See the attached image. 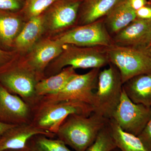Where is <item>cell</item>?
<instances>
[{
  "mask_svg": "<svg viewBox=\"0 0 151 151\" xmlns=\"http://www.w3.org/2000/svg\"><path fill=\"white\" fill-rule=\"evenodd\" d=\"M108 126L116 147L121 151H150L137 136L124 132L112 119Z\"/></svg>",
  "mask_w": 151,
  "mask_h": 151,
  "instance_id": "21",
  "label": "cell"
},
{
  "mask_svg": "<svg viewBox=\"0 0 151 151\" xmlns=\"http://www.w3.org/2000/svg\"><path fill=\"white\" fill-rule=\"evenodd\" d=\"M57 0H24L20 12L26 21L40 16Z\"/></svg>",
  "mask_w": 151,
  "mask_h": 151,
  "instance_id": "23",
  "label": "cell"
},
{
  "mask_svg": "<svg viewBox=\"0 0 151 151\" xmlns=\"http://www.w3.org/2000/svg\"><path fill=\"white\" fill-rule=\"evenodd\" d=\"M149 1H150V2H151V0H149Z\"/></svg>",
  "mask_w": 151,
  "mask_h": 151,
  "instance_id": "34",
  "label": "cell"
},
{
  "mask_svg": "<svg viewBox=\"0 0 151 151\" xmlns=\"http://www.w3.org/2000/svg\"><path fill=\"white\" fill-rule=\"evenodd\" d=\"M45 33L42 14L26 22L20 32L15 40L13 50L24 56L28 53Z\"/></svg>",
  "mask_w": 151,
  "mask_h": 151,
  "instance_id": "15",
  "label": "cell"
},
{
  "mask_svg": "<svg viewBox=\"0 0 151 151\" xmlns=\"http://www.w3.org/2000/svg\"><path fill=\"white\" fill-rule=\"evenodd\" d=\"M52 38L63 45L80 47H109L114 44L106 28L104 17L88 24L76 26Z\"/></svg>",
  "mask_w": 151,
  "mask_h": 151,
  "instance_id": "8",
  "label": "cell"
},
{
  "mask_svg": "<svg viewBox=\"0 0 151 151\" xmlns=\"http://www.w3.org/2000/svg\"><path fill=\"white\" fill-rule=\"evenodd\" d=\"M123 88L121 74L115 65L110 63L108 68L100 70L94 92V113L109 120L112 119L120 103Z\"/></svg>",
  "mask_w": 151,
  "mask_h": 151,
  "instance_id": "5",
  "label": "cell"
},
{
  "mask_svg": "<svg viewBox=\"0 0 151 151\" xmlns=\"http://www.w3.org/2000/svg\"><path fill=\"white\" fill-rule=\"evenodd\" d=\"M116 148L108 124L100 131L94 142L86 151H113Z\"/></svg>",
  "mask_w": 151,
  "mask_h": 151,
  "instance_id": "24",
  "label": "cell"
},
{
  "mask_svg": "<svg viewBox=\"0 0 151 151\" xmlns=\"http://www.w3.org/2000/svg\"><path fill=\"white\" fill-rule=\"evenodd\" d=\"M32 110L31 123L40 129L55 135L60 125L71 114L89 116L94 113L92 105L74 100L51 101L40 99Z\"/></svg>",
  "mask_w": 151,
  "mask_h": 151,
  "instance_id": "2",
  "label": "cell"
},
{
  "mask_svg": "<svg viewBox=\"0 0 151 151\" xmlns=\"http://www.w3.org/2000/svg\"><path fill=\"white\" fill-rule=\"evenodd\" d=\"M17 125L6 124L0 122V137L8 130Z\"/></svg>",
  "mask_w": 151,
  "mask_h": 151,
  "instance_id": "30",
  "label": "cell"
},
{
  "mask_svg": "<svg viewBox=\"0 0 151 151\" xmlns=\"http://www.w3.org/2000/svg\"><path fill=\"white\" fill-rule=\"evenodd\" d=\"M151 118V107L132 102L123 88L121 100L112 119L124 132L139 136Z\"/></svg>",
  "mask_w": 151,
  "mask_h": 151,
  "instance_id": "10",
  "label": "cell"
},
{
  "mask_svg": "<svg viewBox=\"0 0 151 151\" xmlns=\"http://www.w3.org/2000/svg\"><path fill=\"white\" fill-rule=\"evenodd\" d=\"M101 68H93L83 74L76 73L63 88L56 94L47 95L40 99L51 101L74 100L93 106L94 90L97 89Z\"/></svg>",
  "mask_w": 151,
  "mask_h": 151,
  "instance_id": "9",
  "label": "cell"
},
{
  "mask_svg": "<svg viewBox=\"0 0 151 151\" xmlns=\"http://www.w3.org/2000/svg\"><path fill=\"white\" fill-rule=\"evenodd\" d=\"M109 122L94 113L89 116L71 114L60 125L56 137L74 151H86Z\"/></svg>",
  "mask_w": 151,
  "mask_h": 151,
  "instance_id": "1",
  "label": "cell"
},
{
  "mask_svg": "<svg viewBox=\"0 0 151 151\" xmlns=\"http://www.w3.org/2000/svg\"><path fill=\"white\" fill-rule=\"evenodd\" d=\"M138 137L146 147L151 151V118Z\"/></svg>",
  "mask_w": 151,
  "mask_h": 151,
  "instance_id": "26",
  "label": "cell"
},
{
  "mask_svg": "<svg viewBox=\"0 0 151 151\" xmlns=\"http://www.w3.org/2000/svg\"><path fill=\"white\" fill-rule=\"evenodd\" d=\"M41 80L18 55L12 62L0 69V84L12 93L18 95L32 108L39 101L36 94V85Z\"/></svg>",
  "mask_w": 151,
  "mask_h": 151,
  "instance_id": "4",
  "label": "cell"
},
{
  "mask_svg": "<svg viewBox=\"0 0 151 151\" xmlns=\"http://www.w3.org/2000/svg\"><path fill=\"white\" fill-rule=\"evenodd\" d=\"M137 19L136 11L131 7L128 0H122L104 17L108 32L113 37Z\"/></svg>",
  "mask_w": 151,
  "mask_h": 151,
  "instance_id": "19",
  "label": "cell"
},
{
  "mask_svg": "<svg viewBox=\"0 0 151 151\" xmlns=\"http://www.w3.org/2000/svg\"><path fill=\"white\" fill-rule=\"evenodd\" d=\"M18 55L14 50L8 51L0 48V69L12 62Z\"/></svg>",
  "mask_w": 151,
  "mask_h": 151,
  "instance_id": "27",
  "label": "cell"
},
{
  "mask_svg": "<svg viewBox=\"0 0 151 151\" xmlns=\"http://www.w3.org/2000/svg\"><path fill=\"white\" fill-rule=\"evenodd\" d=\"M131 7L136 11L144 6L151 4L149 0H128Z\"/></svg>",
  "mask_w": 151,
  "mask_h": 151,
  "instance_id": "29",
  "label": "cell"
},
{
  "mask_svg": "<svg viewBox=\"0 0 151 151\" xmlns=\"http://www.w3.org/2000/svg\"><path fill=\"white\" fill-rule=\"evenodd\" d=\"M147 50L148 52L149 55H150V57L151 58V46L147 48Z\"/></svg>",
  "mask_w": 151,
  "mask_h": 151,
  "instance_id": "32",
  "label": "cell"
},
{
  "mask_svg": "<svg viewBox=\"0 0 151 151\" xmlns=\"http://www.w3.org/2000/svg\"><path fill=\"white\" fill-rule=\"evenodd\" d=\"M110 63L119 70L123 84L130 79L151 72V58L147 48L119 46L107 47Z\"/></svg>",
  "mask_w": 151,
  "mask_h": 151,
  "instance_id": "6",
  "label": "cell"
},
{
  "mask_svg": "<svg viewBox=\"0 0 151 151\" xmlns=\"http://www.w3.org/2000/svg\"><path fill=\"white\" fill-rule=\"evenodd\" d=\"M24 0H0V9L13 12H19Z\"/></svg>",
  "mask_w": 151,
  "mask_h": 151,
  "instance_id": "25",
  "label": "cell"
},
{
  "mask_svg": "<svg viewBox=\"0 0 151 151\" xmlns=\"http://www.w3.org/2000/svg\"><path fill=\"white\" fill-rule=\"evenodd\" d=\"M32 117L31 107L0 84V122L19 125L31 123Z\"/></svg>",
  "mask_w": 151,
  "mask_h": 151,
  "instance_id": "12",
  "label": "cell"
},
{
  "mask_svg": "<svg viewBox=\"0 0 151 151\" xmlns=\"http://www.w3.org/2000/svg\"><path fill=\"white\" fill-rule=\"evenodd\" d=\"M122 0H83L76 26L91 23L105 17Z\"/></svg>",
  "mask_w": 151,
  "mask_h": 151,
  "instance_id": "17",
  "label": "cell"
},
{
  "mask_svg": "<svg viewBox=\"0 0 151 151\" xmlns=\"http://www.w3.org/2000/svg\"><path fill=\"white\" fill-rule=\"evenodd\" d=\"M5 151H29V150L28 148L27 147L25 148L20 149V150H6Z\"/></svg>",
  "mask_w": 151,
  "mask_h": 151,
  "instance_id": "31",
  "label": "cell"
},
{
  "mask_svg": "<svg viewBox=\"0 0 151 151\" xmlns=\"http://www.w3.org/2000/svg\"><path fill=\"white\" fill-rule=\"evenodd\" d=\"M27 147L29 151H74L59 139L42 134L35 135L31 138Z\"/></svg>",
  "mask_w": 151,
  "mask_h": 151,
  "instance_id": "22",
  "label": "cell"
},
{
  "mask_svg": "<svg viewBox=\"0 0 151 151\" xmlns=\"http://www.w3.org/2000/svg\"><path fill=\"white\" fill-rule=\"evenodd\" d=\"M151 46V37H150V43H149L148 47H150ZM147 47V48H148Z\"/></svg>",
  "mask_w": 151,
  "mask_h": 151,
  "instance_id": "33",
  "label": "cell"
},
{
  "mask_svg": "<svg viewBox=\"0 0 151 151\" xmlns=\"http://www.w3.org/2000/svg\"><path fill=\"white\" fill-rule=\"evenodd\" d=\"M26 22L20 12L0 9V48L13 50L15 40Z\"/></svg>",
  "mask_w": 151,
  "mask_h": 151,
  "instance_id": "16",
  "label": "cell"
},
{
  "mask_svg": "<svg viewBox=\"0 0 151 151\" xmlns=\"http://www.w3.org/2000/svg\"><path fill=\"white\" fill-rule=\"evenodd\" d=\"M83 0H57L43 14L44 37H53L76 26Z\"/></svg>",
  "mask_w": 151,
  "mask_h": 151,
  "instance_id": "7",
  "label": "cell"
},
{
  "mask_svg": "<svg viewBox=\"0 0 151 151\" xmlns=\"http://www.w3.org/2000/svg\"><path fill=\"white\" fill-rule=\"evenodd\" d=\"M63 45L56 39L43 37L23 56L28 65L42 79L45 78L46 68L62 52Z\"/></svg>",
  "mask_w": 151,
  "mask_h": 151,
  "instance_id": "11",
  "label": "cell"
},
{
  "mask_svg": "<svg viewBox=\"0 0 151 151\" xmlns=\"http://www.w3.org/2000/svg\"><path fill=\"white\" fill-rule=\"evenodd\" d=\"M137 18L151 20V4L144 6L136 11Z\"/></svg>",
  "mask_w": 151,
  "mask_h": 151,
  "instance_id": "28",
  "label": "cell"
},
{
  "mask_svg": "<svg viewBox=\"0 0 151 151\" xmlns=\"http://www.w3.org/2000/svg\"><path fill=\"white\" fill-rule=\"evenodd\" d=\"M123 89L134 103L151 107V72L131 78L123 84Z\"/></svg>",
  "mask_w": 151,
  "mask_h": 151,
  "instance_id": "18",
  "label": "cell"
},
{
  "mask_svg": "<svg viewBox=\"0 0 151 151\" xmlns=\"http://www.w3.org/2000/svg\"><path fill=\"white\" fill-rule=\"evenodd\" d=\"M109 64L107 47L64 44L62 52L46 68L45 76V78L55 75L68 66L75 69H92L101 68Z\"/></svg>",
  "mask_w": 151,
  "mask_h": 151,
  "instance_id": "3",
  "label": "cell"
},
{
  "mask_svg": "<svg viewBox=\"0 0 151 151\" xmlns=\"http://www.w3.org/2000/svg\"><path fill=\"white\" fill-rule=\"evenodd\" d=\"M75 69L70 66L64 68L55 75L41 79L36 85V94L38 98L56 94L65 86L72 76L75 75Z\"/></svg>",
  "mask_w": 151,
  "mask_h": 151,
  "instance_id": "20",
  "label": "cell"
},
{
  "mask_svg": "<svg viewBox=\"0 0 151 151\" xmlns=\"http://www.w3.org/2000/svg\"><path fill=\"white\" fill-rule=\"evenodd\" d=\"M151 20L137 18L113 37L119 46L147 48L150 40Z\"/></svg>",
  "mask_w": 151,
  "mask_h": 151,
  "instance_id": "13",
  "label": "cell"
},
{
  "mask_svg": "<svg viewBox=\"0 0 151 151\" xmlns=\"http://www.w3.org/2000/svg\"><path fill=\"white\" fill-rule=\"evenodd\" d=\"M45 135L56 137V135L36 127L31 123L16 125L0 137V151L20 150L27 147L28 142L35 135Z\"/></svg>",
  "mask_w": 151,
  "mask_h": 151,
  "instance_id": "14",
  "label": "cell"
}]
</instances>
